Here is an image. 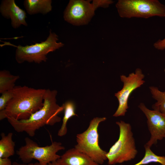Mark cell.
<instances>
[{
	"mask_svg": "<svg viewBox=\"0 0 165 165\" xmlns=\"http://www.w3.org/2000/svg\"><path fill=\"white\" fill-rule=\"evenodd\" d=\"M12 91V98L5 109L0 111V120L8 118L27 119L43 105L45 89L16 86Z\"/></svg>",
	"mask_w": 165,
	"mask_h": 165,
	"instance_id": "obj_1",
	"label": "cell"
},
{
	"mask_svg": "<svg viewBox=\"0 0 165 165\" xmlns=\"http://www.w3.org/2000/svg\"><path fill=\"white\" fill-rule=\"evenodd\" d=\"M57 91L46 89L43 107L33 113L28 119L16 120L11 118H7L9 123L18 133L25 132L33 137L36 131L45 125L53 126L60 122L61 118L58 115L63 111V106L57 103Z\"/></svg>",
	"mask_w": 165,
	"mask_h": 165,
	"instance_id": "obj_2",
	"label": "cell"
},
{
	"mask_svg": "<svg viewBox=\"0 0 165 165\" xmlns=\"http://www.w3.org/2000/svg\"><path fill=\"white\" fill-rule=\"evenodd\" d=\"M58 40V36L50 29L47 39L40 43L23 46L20 45L16 46L9 42H4V44H1L0 46L8 45L16 47L15 58L18 63L27 62L40 64L46 61L48 53L64 46L62 42H57Z\"/></svg>",
	"mask_w": 165,
	"mask_h": 165,
	"instance_id": "obj_3",
	"label": "cell"
},
{
	"mask_svg": "<svg viewBox=\"0 0 165 165\" xmlns=\"http://www.w3.org/2000/svg\"><path fill=\"white\" fill-rule=\"evenodd\" d=\"M116 123L119 128V136L106 154L109 165L131 160L138 153L130 124L123 121L116 122Z\"/></svg>",
	"mask_w": 165,
	"mask_h": 165,
	"instance_id": "obj_4",
	"label": "cell"
},
{
	"mask_svg": "<svg viewBox=\"0 0 165 165\" xmlns=\"http://www.w3.org/2000/svg\"><path fill=\"white\" fill-rule=\"evenodd\" d=\"M106 119L105 117L94 118L85 131L77 134V144L75 146V148L88 156L100 165L107 160V152L102 149L99 145L98 128L100 123Z\"/></svg>",
	"mask_w": 165,
	"mask_h": 165,
	"instance_id": "obj_5",
	"label": "cell"
},
{
	"mask_svg": "<svg viewBox=\"0 0 165 165\" xmlns=\"http://www.w3.org/2000/svg\"><path fill=\"white\" fill-rule=\"evenodd\" d=\"M116 7L122 18L165 17V5L158 0H119Z\"/></svg>",
	"mask_w": 165,
	"mask_h": 165,
	"instance_id": "obj_6",
	"label": "cell"
},
{
	"mask_svg": "<svg viewBox=\"0 0 165 165\" xmlns=\"http://www.w3.org/2000/svg\"><path fill=\"white\" fill-rule=\"evenodd\" d=\"M24 140L25 145L16 151V154L25 163H30L35 159L38 161L39 165H46L57 161L61 157L57 153L65 149L60 142L54 141L50 145L41 147L28 137L25 138Z\"/></svg>",
	"mask_w": 165,
	"mask_h": 165,
	"instance_id": "obj_7",
	"label": "cell"
},
{
	"mask_svg": "<svg viewBox=\"0 0 165 165\" xmlns=\"http://www.w3.org/2000/svg\"><path fill=\"white\" fill-rule=\"evenodd\" d=\"M145 75L142 70L137 68L135 72L130 74L128 76L122 75L121 80L123 82L122 89L115 94L119 101L118 107L113 116L117 117L125 115L129 107L128 101L131 93L136 89L140 87L145 82Z\"/></svg>",
	"mask_w": 165,
	"mask_h": 165,
	"instance_id": "obj_8",
	"label": "cell"
},
{
	"mask_svg": "<svg viewBox=\"0 0 165 165\" xmlns=\"http://www.w3.org/2000/svg\"><path fill=\"white\" fill-rule=\"evenodd\" d=\"M90 1L70 0L64 12V20L75 26L88 24L94 15L95 11Z\"/></svg>",
	"mask_w": 165,
	"mask_h": 165,
	"instance_id": "obj_9",
	"label": "cell"
},
{
	"mask_svg": "<svg viewBox=\"0 0 165 165\" xmlns=\"http://www.w3.org/2000/svg\"><path fill=\"white\" fill-rule=\"evenodd\" d=\"M138 107L147 118V123L151 136L145 145L150 148L157 144L158 140L165 138V114L148 108L143 103Z\"/></svg>",
	"mask_w": 165,
	"mask_h": 165,
	"instance_id": "obj_10",
	"label": "cell"
},
{
	"mask_svg": "<svg viewBox=\"0 0 165 165\" xmlns=\"http://www.w3.org/2000/svg\"><path fill=\"white\" fill-rule=\"evenodd\" d=\"M0 12L4 18L10 19L13 28L17 29L21 25L28 26L26 13L16 4L14 0H3L0 5Z\"/></svg>",
	"mask_w": 165,
	"mask_h": 165,
	"instance_id": "obj_11",
	"label": "cell"
},
{
	"mask_svg": "<svg viewBox=\"0 0 165 165\" xmlns=\"http://www.w3.org/2000/svg\"><path fill=\"white\" fill-rule=\"evenodd\" d=\"M57 161L61 165H100L75 148L66 151Z\"/></svg>",
	"mask_w": 165,
	"mask_h": 165,
	"instance_id": "obj_12",
	"label": "cell"
},
{
	"mask_svg": "<svg viewBox=\"0 0 165 165\" xmlns=\"http://www.w3.org/2000/svg\"><path fill=\"white\" fill-rule=\"evenodd\" d=\"M51 0H25L23 5L30 15L38 13L45 15L52 9Z\"/></svg>",
	"mask_w": 165,
	"mask_h": 165,
	"instance_id": "obj_13",
	"label": "cell"
},
{
	"mask_svg": "<svg viewBox=\"0 0 165 165\" xmlns=\"http://www.w3.org/2000/svg\"><path fill=\"white\" fill-rule=\"evenodd\" d=\"M13 134L10 132L6 135L1 134L0 140V158H9L15 153V143L12 139Z\"/></svg>",
	"mask_w": 165,
	"mask_h": 165,
	"instance_id": "obj_14",
	"label": "cell"
},
{
	"mask_svg": "<svg viewBox=\"0 0 165 165\" xmlns=\"http://www.w3.org/2000/svg\"><path fill=\"white\" fill-rule=\"evenodd\" d=\"M64 111V116L61 127L59 130L57 135L62 137L65 135L67 132V124L68 120L74 116H77L75 113V106L74 102L68 101L63 104L62 105Z\"/></svg>",
	"mask_w": 165,
	"mask_h": 165,
	"instance_id": "obj_15",
	"label": "cell"
},
{
	"mask_svg": "<svg viewBox=\"0 0 165 165\" xmlns=\"http://www.w3.org/2000/svg\"><path fill=\"white\" fill-rule=\"evenodd\" d=\"M19 78V75H12L8 71H0V93L13 90L15 86V82Z\"/></svg>",
	"mask_w": 165,
	"mask_h": 165,
	"instance_id": "obj_16",
	"label": "cell"
},
{
	"mask_svg": "<svg viewBox=\"0 0 165 165\" xmlns=\"http://www.w3.org/2000/svg\"><path fill=\"white\" fill-rule=\"evenodd\" d=\"M149 89L152 97L157 101L152 106L153 110L165 114V91L155 86L149 87Z\"/></svg>",
	"mask_w": 165,
	"mask_h": 165,
	"instance_id": "obj_17",
	"label": "cell"
},
{
	"mask_svg": "<svg viewBox=\"0 0 165 165\" xmlns=\"http://www.w3.org/2000/svg\"><path fill=\"white\" fill-rule=\"evenodd\" d=\"M144 147L145 153L144 157L139 162L133 165H145L152 163H157L161 165H165V156L156 155L151 150L150 148L145 145Z\"/></svg>",
	"mask_w": 165,
	"mask_h": 165,
	"instance_id": "obj_18",
	"label": "cell"
},
{
	"mask_svg": "<svg viewBox=\"0 0 165 165\" xmlns=\"http://www.w3.org/2000/svg\"><path fill=\"white\" fill-rule=\"evenodd\" d=\"M0 97V111L4 110L13 97L12 90L2 93Z\"/></svg>",
	"mask_w": 165,
	"mask_h": 165,
	"instance_id": "obj_19",
	"label": "cell"
},
{
	"mask_svg": "<svg viewBox=\"0 0 165 165\" xmlns=\"http://www.w3.org/2000/svg\"><path fill=\"white\" fill-rule=\"evenodd\" d=\"M113 2V1L111 0H94L93 1L92 4L94 9L95 10L99 7L107 8Z\"/></svg>",
	"mask_w": 165,
	"mask_h": 165,
	"instance_id": "obj_20",
	"label": "cell"
},
{
	"mask_svg": "<svg viewBox=\"0 0 165 165\" xmlns=\"http://www.w3.org/2000/svg\"><path fill=\"white\" fill-rule=\"evenodd\" d=\"M153 46L156 49L159 50L165 49V38L162 40H159L154 43Z\"/></svg>",
	"mask_w": 165,
	"mask_h": 165,
	"instance_id": "obj_21",
	"label": "cell"
},
{
	"mask_svg": "<svg viewBox=\"0 0 165 165\" xmlns=\"http://www.w3.org/2000/svg\"><path fill=\"white\" fill-rule=\"evenodd\" d=\"M12 163L9 158H0V165H12Z\"/></svg>",
	"mask_w": 165,
	"mask_h": 165,
	"instance_id": "obj_22",
	"label": "cell"
},
{
	"mask_svg": "<svg viewBox=\"0 0 165 165\" xmlns=\"http://www.w3.org/2000/svg\"><path fill=\"white\" fill-rule=\"evenodd\" d=\"M12 165H39L38 162L35 163H20L16 162H14L12 163Z\"/></svg>",
	"mask_w": 165,
	"mask_h": 165,
	"instance_id": "obj_23",
	"label": "cell"
},
{
	"mask_svg": "<svg viewBox=\"0 0 165 165\" xmlns=\"http://www.w3.org/2000/svg\"><path fill=\"white\" fill-rule=\"evenodd\" d=\"M46 165H61L57 161L50 163Z\"/></svg>",
	"mask_w": 165,
	"mask_h": 165,
	"instance_id": "obj_24",
	"label": "cell"
},
{
	"mask_svg": "<svg viewBox=\"0 0 165 165\" xmlns=\"http://www.w3.org/2000/svg\"><path fill=\"white\" fill-rule=\"evenodd\" d=\"M164 71L165 72V69H164Z\"/></svg>",
	"mask_w": 165,
	"mask_h": 165,
	"instance_id": "obj_25",
	"label": "cell"
}]
</instances>
